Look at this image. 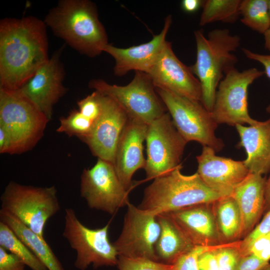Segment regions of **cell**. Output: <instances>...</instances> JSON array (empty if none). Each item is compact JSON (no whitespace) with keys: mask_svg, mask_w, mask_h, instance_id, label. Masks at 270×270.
Segmentation results:
<instances>
[{"mask_svg":"<svg viewBox=\"0 0 270 270\" xmlns=\"http://www.w3.org/2000/svg\"><path fill=\"white\" fill-rule=\"evenodd\" d=\"M127 206L122 231L113 243L118 256L158 261L155 246L160 233V226L157 214L130 202Z\"/></svg>","mask_w":270,"mask_h":270,"instance_id":"obj_13","label":"cell"},{"mask_svg":"<svg viewBox=\"0 0 270 270\" xmlns=\"http://www.w3.org/2000/svg\"><path fill=\"white\" fill-rule=\"evenodd\" d=\"M270 210V175L266 180L264 213Z\"/></svg>","mask_w":270,"mask_h":270,"instance_id":"obj_42","label":"cell"},{"mask_svg":"<svg viewBox=\"0 0 270 270\" xmlns=\"http://www.w3.org/2000/svg\"><path fill=\"white\" fill-rule=\"evenodd\" d=\"M88 86L112 100L128 119L148 125L164 114L166 110L152 80L142 72L136 71L132 80L124 86L93 79L89 82Z\"/></svg>","mask_w":270,"mask_h":270,"instance_id":"obj_7","label":"cell"},{"mask_svg":"<svg viewBox=\"0 0 270 270\" xmlns=\"http://www.w3.org/2000/svg\"><path fill=\"white\" fill-rule=\"evenodd\" d=\"M155 88L202 102V92L198 80L190 66L184 64L166 41L156 62L146 73Z\"/></svg>","mask_w":270,"mask_h":270,"instance_id":"obj_15","label":"cell"},{"mask_svg":"<svg viewBox=\"0 0 270 270\" xmlns=\"http://www.w3.org/2000/svg\"><path fill=\"white\" fill-rule=\"evenodd\" d=\"M264 74V72L254 68L240 72L234 67L226 72L218 86L210 112L218 124L252 126L258 122L248 113V88Z\"/></svg>","mask_w":270,"mask_h":270,"instance_id":"obj_10","label":"cell"},{"mask_svg":"<svg viewBox=\"0 0 270 270\" xmlns=\"http://www.w3.org/2000/svg\"><path fill=\"white\" fill-rule=\"evenodd\" d=\"M204 1L200 0H183L181 6L182 10L188 12L196 11L202 6Z\"/></svg>","mask_w":270,"mask_h":270,"instance_id":"obj_41","label":"cell"},{"mask_svg":"<svg viewBox=\"0 0 270 270\" xmlns=\"http://www.w3.org/2000/svg\"><path fill=\"white\" fill-rule=\"evenodd\" d=\"M268 263L250 254L242 258L236 270H260Z\"/></svg>","mask_w":270,"mask_h":270,"instance_id":"obj_38","label":"cell"},{"mask_svg":"<svg viewBox=\"0 0 270 270\" xmlns=\"http://www.w3.org/2000/svg\"><path fill=\"white\" fill-rule=\"evenodd\" d=\"M240 0H206L202 4L199 24L222 22L233 23L238 19Z\"/></svg>","mask_w":270,"mask_h":270,"instance_id":"obj_27","label":"cell"},{"mask_svg":"<svg viewBox=\"0 0 270 270\" xmlns=\"http://www.w3.org/2000/svg\"><path fill=\"white\" fill-rule=\"evenodd\" d=\"M60 122L57 132L69 136H76L80 140L88 134L94 124L77 110H71L66 116L61 117Z\"/></svg>","mask_w":270,"mask_h":270,"instance_id":"obj_29","label":"cell"},{"mask_svg":"<svg viewBox=\"0 0 270 270\" xmlns=\"http://www.w3.org/2000/svg\"><path fill=\"white\" fill-rule=\"evenodd\" d=\"M0 153L14 154V148L12 138L6 130L0 126Z\"/></svg>","mask_w":270,"mask_h":270,"instance_id":"obj_40","label":"cell"},{"mask_svg":"<svg viewBox=\"0 0 270 270\" xmlns=\"http://www.w3.org/2000/svg\"><path fill=\"white\" fill-rule=\"evenodd\" d=\"M100 97V93L94 90L77 102L79 112L94 122L101 113Z\"/></svg>","mask_w":270,"mask_h":270,"instance_id":"obj_32","label":"cell"},{"mask_svg":"<svg viewBox=\"0 0 270 270\" xmlns=\"http://www.w3.org/2000/svg\"><path fill=\"white\" fill-rule=\"evenodd\" d=\"M0 202L1 210L17 218L42 238L46 224L60 208L54 186H34L14 181L6 186Z\"/></svg>","mask_w":270,"mask_h":270,"instance_id":"obj_5","label":"cell"},{"mask_svg":"<svg viewBox=\"0 0 270 270\" xmlns=\"http://www.w3.org/2000/svg\"><path fill=\"white\" fill-rule=\"evenodd\" d=\"M50 120L18 90L0 88V126L10 135L14 154L32 149Z\"/></svg>","mask_w":270,"mask_h":270,"instance_id":"obj_6","label":"cell"},{"mask_svg":"<svg viewBox=\"0 0 270 270\" xmlns=\"http://www.w3.org/2000/svg\"><path fill=\"white\" fill-rule=\"evenodd\" d=\"M212 211L222 244L241 240L242 220L240 210L234 198L222 196L212 204Z\"/></svg>","mask_w":270,"mask_h":270,"instance_id":"obj_24","label":"cell"},{"mask_svg":"<svg viewBox=\"0 0 270 270\" xmlns=\"http://www.w3.org/2000/svg\"><path fill=\"white\" fill-rule=\"evenodd\" d=\"M215 247L195 246L190 252L177 260L172 264V270H200L198 262V256L204 252Z\"/></svg>","mask_w":270,"mask_h":270,"instance_id":"obj_33","label":"cell"},{"mask_svg":"<svg viewBox=\"0 0 270 270\" xmlns=\"http://www.w3.org/2000/svg\"><path fill=\"white\" fill-rule=\"evenodd\" d=\"M242 23L260 34L270 28L268 0H243L240 6Z\"/></svg>","mask_w":270,"mask_h":270,"instance_id":"obj_28","label":"cell"},{"mask_svg":"<svg viewBox=\"0 0 270 270\" xmlns=\"http://www.w3.org/2000/svg\"><path fill=\"white\" fill-rule=\"evenodd\" d=\"M26 266L20 258L0 246V270H26Z\"/></svg>","mask_w":270,"mask_h":270,"instance_id":"obj_36","label":"cell"},{"mask_svg":"<svg viewBox=\"0 0 270 270\" xmlns=\"http://www.w3.org/2000/svg\"><path fill=\"white\" fill-rule=\"evenodd\" d=\"M64 46L56 50L18 90L50 121L53 108L66 93L63 84L64 70L60 60Z\"/></svg>","mask_w":270,"mask_h":270,"instance_id":"obj_14","label":"cell"},{"mask_svg":"<svg viewBox=\"0 0 270 270\" xmlns=\"http://www.w3.org/2000/svg\"><path fill=\"white\" fill-rule=\"evenodd\" d=\"M100 94L101 113L88 134L80 140L98 158L114 164L117 144L128 118L116 102Z\"/></svg>","mask_w":270,"mask_h":270,"instance_id":"obj_16","label":"cell"},{"mask_svg":"<svg viewBox=\"0 0 270 270\" xmlns=\"http://www.w3.org/2000/svg\"><path fill=\"white\" fill-rule=\"evenodd\" d=\"M196 59L190 66L202 88V103L211 112L218 86L226 72L238 62L234 52L240 44V38L232 35L228 29L216 28L206 38L200 30L194 32Z\"/></svg>","mask_w":270,"mask_h":270,"instance_id":"obj_3","label":"cell"},{"mask_svg":"<svg viewBox=\"0 0 270 270\" xmlns=\"http://www.w3.org/2000/svg\"><path fill=\"white\" fill-rule=\"evenodd\" d=\"M253 254L259 259L268 262L270 260V232L256 238L249 246L245 256Z\"/></svg>","mask_w":270,"mask_h":270,"instance_id":"obj_34","label":"cell"},{"mask_svg":"<svg viewBox=\"0 0 270 270\" xmlns=\"http://www.w3.org/2000/svg\"><path fill=\"white\" fill-rule=\"evenodd\" d=\"M270 232V210L266 212L262 220L254 229L244 239L240 240V248L244 256L250 244L258 236Z\"/></svg>","mask_w":270,"mask_h":270,"instance_id":"obj_35","label":"cell"},{"mask_svg":"<svg viewBox=\"0 0 270 270\" xmlns=\"http://www.w3.org/2000/svg\"><path fill=\"white\" fill-rule=\"evenodd\" d=\"M160 233L155 246L158 262L172 264L195 246L185 236L168 212L156 215Z\"/></svg>","mask_w":270,"mask_h":270,"instance_id":"obj_23","label":"cell"},{"mask_svg":"<svg viewBox=\"0 0 270 270\" xmlns=\"http://www.w3.org/2000/svg\"><path fill=\"white\" fill-rule=\"evenodd\" d=\"M120 270H172V264L142 258L118 256L116 264Z\"/></svg>","mask_w":270,"mask_h":270,"instance_id":"obj_31","label":"cell"},{"mask_svg":"<svg viewBox=\"0 0 270 270\" xmlns=\"http://www.w3.org/2000/svg\"><path fill=\"white\" fill-rule=\"evenodd\" d=\"M155 89L177 130L187 142L196 141L216 152L222 150L224 143L215 134L218 124L201 102L166 90Z\"/></svg>","mask_w":270,"mask_h":270,"instance_id":"obj_8","label":"cell"},{"mask_svg":"<svg viewBox=\"0 0 270 270\" xmlns=\"http://www.w3.org/2000/svg\"><path fill=\"white\" fill-rule=\"evenodd\" d=\"M260 270H270V264L268 263Z\"/></svg>","mask_w":270,"mask_h":270,"instance_id":"obj_44","label":"cell"},{"mask_svg":"<svg viewBox=\"0 0 270 270\" xmlns=\"http://www.w3.org/2000/svg\"><path fill=\"white\" fill-rule=\"evenodd\" d=\"M218 246L204 251L198 256V262L200 270H220L213 252V250Z\"/></svg>","mask_w":270,"mask_h":270,"instance_id":"obj_37","label":"cell"},{"mask_svg":"<svg viewBox=\"0 0 270 270\" xmlns=\"http://www.w3.org/2000/svg\"><path fill=\"white\" fill-rule=\"evenodd\" d=\"M182 165L155 178L144 190L140 209L156 214L189 206L212 203L221 197L208 188L197 172L183 174Z\"/></svg>","mask_w":270,"mask_h":270,"instance_id":"obj_4","label":"cell"},{"mask_svg":"<svg viewBox=\"0 0 270 270\" xmlns=\"http://www.w3.org/2000/svg\"><path fill=\"white\" fill-rule=\"evenodd\" d=\"M46 26L34 16L0 21V88H20L50 58Z\"/></svg>","mask_w":270,"mask_h":270,"instance_id":"obj_1","label":"cell"},{"mask_svg":"<svg viewBox=\"0 0 270 270\" xmlns=\"http://www.w3.org/2000/svg\"><path fill=\"white\" fill-rule=\"evenodd\" d=\"M242 50L247 58L256 61L263 66L264 68V73L270 79V54H258L245 48H242Z\"/></svg>","mask_w":270,"mask_h":270,"instance_id":"obj_39","label":"cell"},{"mask_svg":"<svg viewBox=\"0 0 270 270\" xmlns=\"http://www.w3.org/2000/svg\"><path fill=\"white\" fill-rule=\"evenodd\" d=\"M148 126V124L128 119L117 144L114 166L120 181L128 192L132 187V178L134 173L146 166L143 144Z\"/></svg>","mask_w":270,"mask_h":270,"instance_id":"obj_18","label":"cell"},{"mask_svg":"<svg viewBox=\"0 0 270 270\" xmlns=\"http://www.w3.org/2000/svg\"><path fill=\"white\" fill-rule=\"evenodd\" d=\"M0 221L6 224L14 231L48 270H64L44 238L36 234L11 214L1 210Z\"/></svg>","mask_w":270,"mask_h":270,"instance_id":"obj_25","label":"cell"},{"mask_svg":"<svg viewBox=\"0 0 270 270\" xmlns=\"http://www.w3.org/2000/svg\"><path fill=\"white\" fill-rule=\"evenodd\" d=\"M240 240L222 244L213 250L220 270H236L244 257L240 248Z\"/></svg>","mask_w":270,"mask_h":270,"instance_id":"obj_30","label":"cell"},{"mask_svg":"<svg viewBox=\"0 0 270 270\" xmlns=\"http://www.w3.org/2000/svg\"><path fill=\"white\" fill-rule=\"evenodd\" d=\"M109 224L91 229L84 225L72 208L65 210L62 236L76 250L75 267L85 270L90 264L94 268L117 264L118 254L108 238Z\"/></svg>","mask_w":270,"mask_h":270,"instance_id":"obj_9","label":"cell"},{"mask_svg":"<svg viewBox=\"0 0 270 270\" xmlns=\"http://www.w3.org/2000/svg\"><path fill=\"white\" fill-rule=\"evenodd\" d=\"M54 34L81 54L100 55L108 44L96 4L88 0H60L44 20Z\"/></svg>","mask_w":270,"mask_h":270,"instance_id":"obj_2","label":"cell"},{"mask_svg":"<svg viewBox=\"0 0 270 270\" xmlns=\"http://www.w3.org/2000/svg\"><path fill=\"white\" fill-rule=\"evenodd\" d=\"M212 148L203 146L196 157L197 172L204 182L222 196H231L236 188L248 176L242 161L218 156Z\"/></svg>","mask_w":270,"mask_h":270,"instance_id":"obj_17","label":"cell"},{"mask_svg":"<svg viewBox=\"0 0 270 270\" xmlns=\"http://www.w3.org/2000/svg\"><path fill=\"white\" fill-rule=\"evenodd\" d=\"M212 203L193 205L166 212L194 246H216L224 244L217 229Z\"/></svg>","mask_w":270,"mask_h":270,"instance_id":"obj_20","label":"cell"},{"mask_svg":"<svg viewBox=\"0 0 270 270\" xmlns=\"http://www.w3.org/2000/svg\"><path fill=\"white\" fill-rule=\"evenodd\" d=\"M240 138V147L246 151L243 160L250 173L262 176L270 172V118L252 126H235Z\"/></svg>","mask_w":270,"mask_h":270,"instance_id":"obj_21","label":"cell"},{"mask_svg":"<svg viewBox=\"0 0 270 270\" xmlns=\"http://www.w3.org/2000/svg\"><path fill=\"white\" fill-rule=\"evenodd\" d=\"M266 111L270 114V104L266 108Z\"/></svg>","mask_w":270,"mask_h":270,"instance_id":"obj_46","label":"cell"},{"mask_svg":"<svg viewBox=\"0 0 270 270\" xmlns=\"http://www.w3.org/2000/svg\"><path fill=\"white\" fill-rule=\"evenodd\" d=\"M264 46L270 52V28L264 34Z\"/></svg>","mask_w":270,"mask_h":270,"instance_id":"obj_43","label":"cell"},{"mask_svg":"<svg viewBox=\"0 0 270 270\" xmlns=\"http://www.w3.org/2000/svg\"><path fill=\"white\" fill-rule=\"evenodd\" d=\"M268 14L270 20V0H268Z\"/></svg>","mask_w":270,"mask_h":270,"instance_id":"obj_45","label":"cell"},{"mask_svg":"<svg viewBox=\"0 0 270 270\" xmlns=\"http://www.w3.org/2000/svg\"><path fill=\"white\" fill-rule=\"evenodd\" d=\"M0 246L18 257L32 270H48L14 231L1 221Z\"/></svg>","mask_w":270,"mask_h":270,"instance_id":"obj_26","label":"cell"},{"mask_svg":"<svg viewBox=\"0 0 270 270\" xmlns=\"http://www.w3.org/2000/svg\"><path fill=\"white\" fill-rule=\"evenodd\" d=\"M266 180L262 175L250 173L232 195L241 214V240L254 229L264 214Z\"/></svg>","mask_w":270,"mask_h":270,"instance_id":"obj_22","label":"cell"},{"mask_svg":"<svg viewBox=\"0 0 270 270\" xmlns=\"http://www.w3.org/2000/svg\"><path fill=\"white\" fill-rule=\"evenodd\" d=\"M80 196L90 208L114 214L130 203L127 191L120 181L114 164L98 158L80 176Z\"/></svg>","mask_w":270,"mask_h":270,"instance_id":"obj_12","label":"cell"},{"mask_svg":"<svg viewBox=\"0 0 270 270\" xmlns=\"http://www.w3.org/2000/svg\"><path fill=\"white\" fill-rule=\"evenodd\" d=\"M146 141L147 158L144 169L147 180H154L181 166L188 142L177 130L168 112L148 125Z\"/></svg>","mask_w":270,"mask_h":270,"instance_id":"obj_11","label":"cell"},{"mask_svg":"<svg viewBox=\"0 0 270 270\" xmlns=\"http://www.w3.org/2000/svg\"><path fill=\"white\" fill-rule=\"evenodd\" d=\"M172 22V16H168L161 32L154 36L152 40L148 42L126 48H117L108 44L106 45L103 52L108 54L115 60L114 75L122 76L130 70L148 73L164 47Z\"/></svg>","mask_w":270,"mask_h":270,"instance_id":"obj_19","label":"cell"}]
</instances>
